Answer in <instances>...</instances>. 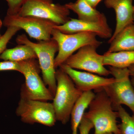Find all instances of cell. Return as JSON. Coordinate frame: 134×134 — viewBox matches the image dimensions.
<instances>
[{"mask_svg": "<svg viewBox=\"0 0 134 134\" xmlns=\"http://www.w3.org/2000/svg\"><path fill=\"white\" fill-rule=\"evenodd\" d=\"M94 92L95 97L89 105L88 111L83 115L93 124L94 134H121L117 125L119 114L114 110L109 97L103 88Z\"/></svg>", "mask_w": 134, "mask_h": 134, "instance_id": "obj_1", "label": "cell"}, {"mask_svg": "<svg viewBox=\"0 0 134 134\" xmlns=\"http://www.w3.org/2000/svg\"><path fill=\"white\" fill-rule=\"evenodd\" d=\"M16 42L18 44L30 46L34 50L38 59L43 81L54 96L57 88L54 56L59 50L57 42L51 38L49 40L34 43L29 40L25 34L18 36Z\"/></svg>", "mask_w": 134, "mask_h": 134, "instance_id": "obj_2", "label": "cell"}, {"mask_svg": "<svg viewBox=\"0 0 134 134\" xmlns=\"http://www.w3.org/2000/svg\"><path fill=\"white\" fill-rule=\"evenodd\" d=\"M57 88L52 104L56 120L66 124L75 104L82 93L66 72L60 68L55 72Z\"/></svg>", "mask_w": 134, "mask_h": 134, "instance_id": "obj_3", "label": "cell"}, {"mask_svg": "<svg viewBox=\"0 0 134 134\" xmlns=\"http://www.w3.org/2000/svg\"><path fill=\"white\" fill-rule=\"evenodd\" d=\"M109 70L115 81L103 90L110 99L114 110L117 111L119 107L125 105L134 114V88L129 69L109 66Z\"/></svg>", "mask_w": 134, "mask_h": 134, "instance_id": "obj_4", "label": "cell"}, {"mask_svg": "<svg viewBox=\"0 0 134 134\" xmlns=\"http://www.w3.org/2000/svg\"><path fill=\"white\" fill-rule=\"evenodd\" d=\"M96 34L89 32L66 34L56 29H53L52 38L59 46L58 55L54 59L55 68L60 67L76 50L85 46L93 45L99 47L102 42L98 40Z\"/></svg>", "mask_w": 134, "mask_h": 134, "instance_id": "obj_5", "label": "cell"}, {"mask_svg": "<svg viewBox=\"0 0 134 134\" xmlns=\"http://www.w3.org/2000/svg\"><path fill=\"white\" fill-rule=\"evenodd\" d=\"M36 59H31L19 62V72L25 78L21 97L44 101L53 100L54 96L41 79L39 75L40 67Z\"/></svg>", "mask_w": 134, "mask_h": 134, "instance_id": "obj_6", "label": "cell"}, {"mask_svg": "<svg viewBox=\"0 0 134 134\" xmlns=\"http://www.w3.org/2000/svg\"><path fill=\"white\" fill-rule=\"evenodd\" d=\"M70 11L65 5L54 3L52 0H25L17 14L48 19L60 25L70 19Z\"/></svg>", "mask_w": 134, "mask_h": 134, "instance_id": "obj_7", "label": "cell"}, {"mask_svg": "<svg viewBox=\"0 0 134 134\" xmlns=\"http://www.w3.org/2000/svg\"><path fill=\"white\" fill-rule=\"evenodd\" d=\"M16 114L23 122L53 126L57 120L52 103L21 97Z\"/></svg>", "mask_w": 134, "mask_h": 134, "instance_id": "obj_8", "label": "cell"}, {"mask_svg": "<svg viewBox=\"0 0 134 134\" xmlns=\"http://www.w3.org/2000/svg\"><path fill=\"white\" fill-rule=\"evenodd\" d=\"M3 23L7 27L16 26L24 30L31 38L39 41L51 39L54 27L57 25L48 19L32 16H21L18 14L7 15Z\"/></svg>", "mask_w": 134, "mask_h": 134, "instance_id": "obj_9", "label": "cell"}, {"mask_svg": "<svg viewBox=\"0 0 134 134\" xmlns=\"http://www.w3.org/2000/svg\"><path fill=\"white\" fill-rule=\"evenodd\" d=\"M98 48L91 45L83 47L76 53L70 56L63 64L74 69L82 70L100 76H108L110 74V71L103 65L104 56L97 52Z\"/></svg>", "mask_w": 134, "mask_h": 134, "instance_id": "obj_10", "label": "cell"}, {"mask_svg": "<svg viewBox=\"0 0 134 134\" xmlns=\"http://www.w3.org/2000/svg\"><path fill=\"white\" fill-rule=\"evenodd\" d=\"M59 68L68 75L77 88L83 92L103 89L115 81L114 77L105 78L90 72H81L65 64Z\"/></svg>", "mask_w": 134, "mask_h": 134, "instance_id": "obj_11", "label": "cell"}, {"mask_svg": "<svg viewBox=\"0 0 134 134\" xmlns=\"http://www.w3.org/2000/svg\"><path fill=\"white\" fill-rule=\"evenodd\" d=\"M54 29L66 34L80 32H92L105 39L110 38L113 35L112 30L108 25L107 20L92 22L70 18L65 24L55 25Z\"/></svg>", "mask_w": 134, "mask_h": 134, "instance_id": "obj_12", "label": "cell"}, {"mask_svg": "<svg viewBox=\"0 0 134 134\" xmlns=\"http://www.w3.org/2000/svg\"><path fill=\"white\" fill-rule=\"evenodd\" d=\"M133 0H105L104 4L108 8H113L116 15L115 31L108 40L110 43L114 38L128 25L133 23Z\"/></svg>", "mask_w": 134, "mask_h": 134, "instance_id": "obj_13", "label": "cell"}, {"mask_svg": "<svg viewBox=\"0 0 134 134\" xmlns=\"http://www.w3.org/2000/svg\"><path fill=\"white\" fill-rule=\"evenodd\" d=\"M65 5L70 10L76 13L78 19L82 21L98 22L107 20L104 14L90 6L84 0H77L75 2L68 3Z\"/></svg>", "mask_w": 134, "mask_h": 134, "instance_id": "obj_14", "label": "cell"}, {"mask_svg": "<svg viewBox=\"0 0 134 134\" xmlns=\"http://www.w3.org/2000/svg\"><path fill=\"white\" fill-rule=\"evenodd\" d=\"M107 53L134 51L133 23L128 25L118 34L110 43Z\"/></svg>", "mask_w": 134, "mask_h": 134, "instance_id": "obj_15", "label": "cell"}, {"mask_svg": "<svg viewBox=\"0 0 134 134\" xmlns=\"http://www.w3.org/2000/svg\"><path fill=\"white\" fill-rule=\"evenodd\" d=\"M96 94L92 91L83 92L75 104L71 112L72 134H78L77 130L83 117L85 111L95 97Z\"/></svg>", "mask_w": 134, "mask_h": 134, "instance_id": "obj_16", "label": "cell"}, {"mask_svg": "<svg viewBox=\"0 0 134 134\" xmlns=\"http://www.w3.org/2000/svg\"><path fill=\"white\" fill-rule=\"evenodd\" d=\"M104 66L126 68L134 65V51H120L104 54Z\"/></svg>", "mask_w": 134, "mask_h": 134, "instance_id": "obj_17", "label": "cell"}, {"mask_svg": "<svg viewBox=\"0 0 134 134\" xmlns=\"http://www.w3.org/2000/svg\"><path fill=\"white\" fill-rule=\"evenodd\" d=\"M36 59L37 57L35 51L27 45H19L14 48L5 49L0 54V59L4 61L20 62Z\"/></svg>", "mask_w": 134, "mask_h": 134, "instance_id": "obj_18", "label": "cell"}, {"mask_svg": "<svg viewBox=\"0 0 134 134\" xmlns=\"http://www.w3.org/2000/svg\"><path fill=\"white\" fill-rule=\"evenodd\" d=\"M117 111L121 120L119 126L121 134H134V114L131 116L122 106L119 107Z\"/></svg>", "mask_w": 134, "mask_h": 134, "instance_id": "obj_19", "label": "cell"}, {"mask_svg": "<svg viewBox=\"0 0 134 134\" xmlns=\"http://www.w3.org/2000/svg\"><path fill=\"white\" fill-rule=\"evenodd\" d=\"M20 30V28L16 26L7 27V31L0 38V54L6 49L7 45L10 40Z\"/></svg>", "mask_w": 134, "mask_h": 134, "instance_id": "obj_20", "label": "cell"}, {"mask_svg": "<svg viewBox=\"0 0 134 134\" xmlns=\"http://www.w3.org/2000/svg\"><path fill=\"white\" fill-rule=\"evenodd\" d=\"M8 3L7 15H9L17 14L25 0H6Z\"/></svg>", "mask_w": 134, "mask_h": 134, "instance_id": "obj_21", "label": "cell"}, {"mask_svg": "<svg viewBox=\"0 0 134 134\" xmlns=\"http://www.w3.org/2000/svg\"><path fill=\"white\" fill-rule=\"evenodd\" d=\"M8 70H16L20 72L19 62L9 60L0 62V71Z\"/></svg>", "mask_w": 134, "mask_h": 134, "instance_id": "obj_22", "label": "cell"}, {"mask_svg": "<svg viewBox=\"0 0 134 134\" xmlns=\"http://www.w3.org/2000/svg\"><path fill=\"white\" fill-rule=\"evenodd\" d=\"M93 128V126L91 121L83 117L79 127L80 134H89Z\"/></svg>", "mask_w": 134, "mask_h": 134, "instance_id": "obj_23", "label": "cell"}, {"mask_svg": "<svg viewBox=\"0 0 134 134\" xmlns=\"http://www.w3.org/2000/svg\"><path fill=\"white\" fill-rule=\"evenodd\" d=\"M92 8H96L97 5L102 0H84Z\"/></svg>", "mask_w": 134, "mask_h": 134, "instance_id": "obj_24", "label": "cell"}, {"mask_svg": "<svg viewBox=\"0 0 134 134\" xmlns=\"http://www.w3.org/2000/svg\"><path fill=\"white\" fill-rule=\"evenodd\" d=\"M130 75H134V65L128 68Z\"/></svg>", "mask_w": 134, "mask_h": 134, "instance_id": "obj_25", "label": "cell"}, {"mask_svg": "<svg viewBox=\"0 0 134 134\" xmlns=\"http://www.w3.org/2000/svg\"><path fill=\"white\" fill-rule=\"evenodd\" d=\"M130 77H131L130 80H131V82L134 88V75H130Z\"/></svg>", "mask_w": 134, "mask_h": 134, "instance_id": "obj_26", "label": "cell"}, {"mask_svg": "<svg viewBox=\"0 0 134 134\" xmlns=\"http://www.w3.org/2000/svg\"><path fill=\"white\" fill-rule=\"evenodd\" d=\"M3 24V23H2V21L0 19V30H1V28L2 26V24ZM2 35H1V33H0V38L1 37H2Z\"/></svg>", "mask_w": 134, "mask_h": 134, "instance_id": "obj_27", "label": "cell"}, {"mask_svg": "<svg viewBox=\"0 0 134 134\" xmlns=\"http://www.w3.org/2000/svg\"><path fill=\"white\" fill-rule=\"evenodd\" d=\"M134 8V12H133V25L134 26V5H133Z\"/></svg>", "mask_w": 134, "mask_h": 134, "instance_id": "obj_28", "label": "cell"}, {"mask_svg": "<svg viewBox=\"0 0 134 134\" xmlns=\"http://www.w3.org/2000/svg\"><path fill=\"white\" fill-rule=\"evenodd\" d=\"M104 134H114V133H105Z\"/></svg>", "mask_w": 134, "mask_h": 134, "instance_id": "obj_29", "label": "cell"}]
</instances>
